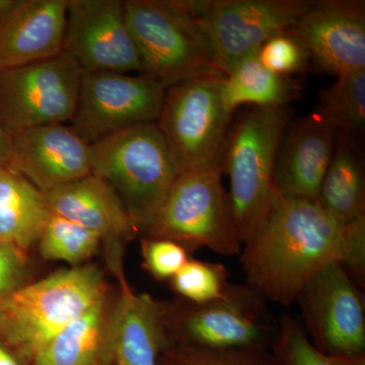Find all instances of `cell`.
<instances>
[{
  "label": "cell",
  "instance_id": "cell-1",
  "mask_svg": "<svg viewBox=\"0 0 365 365\" xmlns=\"http://www.w3.org/2000/svg\"><path fill=\"white\" fill-rule=\"evenodd\" d=\"M240 255L247 283L281 306L294 304L304 285L336 262L364 288L365 217L344 225L316 201L276 191L267 216Z\"/></svg>",
  "mask_w": 365,
  "mask_h": 365
},
{
  "label": "cell",
  "instance_id": "cell-2",
  "mask_svg": "<svg viewBox=\"0 0 365 365\" xmlns=\"http://www.w3.org/2000/svg\"><path fill=\"white\" fill-rule=\"evenodd\" d=\"M292 117L289 106H250L230 127L222 169L230 180L228 198L242 244L258 230L272 205L277 191L276 155Z\"/></svg>",
  "mask_w": 365,
  "mask_h": 365
},
{
  "label": "cell",
  "instance_id": "cell-3",
  "mask_svg": "<svg viewBox=\"0 0 365 365\" xmlns=\"http://www.w3.org/2000/svg\"><path fill=\"white\" fill-rule=\"evenodd\" d=\"M109 294L98 266L61 269L30 281L0 302V329L32 362L62 329Z\"/></svg>",
  "mask_w": 365,
  "mask_h": 365
},
{
  "label": "cell",
  "instance_id": "cell-4",
  "mask_svg": "<svg viewBox=\"0 0 365 365\" xmlns=\"http://www.w3.org/2000/svg\"><path fill=\"white\" fill-rule=\"evenodd\" d=\"M91 174L105 180L141 232L150 227L179 176L157 123L115 132L91 144Z\"/></svg>",
  "mask_w": 365,
  "mask_h": 365
},
{
  "label": "cell",
  "instance_id": "cell-5",
  "mask_svg": "<svg viewBox=\"0 0 365 365\" xmlns=\"http://www.w3.org/2000/svg\"><path fill=\"white\" fill-rule=\"evenodd\" d=\"M125 11L143 74L167 90L202 74L222 73L192 0H126Z\"/></svg>",
  "mask_w": 365,
  "mask_h": 365
},
{
  "label": "cell",
  "instance_id": "cell-6",
  "mask_svg": "<svg viewBox=\"0 0 365 365\" xmlns=\"http://www.w3.org/2000/svg\"><path fill=\"white\" fill-rule=\"evenodd\" d=\"M222 174V165L180 173L146 237L176 242L189 253L205 248L227 257L241 254Z\"/></svg>",
  "mask_w": 365,
  "mask_h": 365
},
{
  "label": "cell",
  "instance_id": "cell-7",
  "mask_svg": "<svg viewBox=\"0 0 365 365\" xmlns=\"http://www.w3.org/2000/svg\"><path fill=\"white\" fill-rule=\"evenodd\" d=\"M266 302L248 283H232L222 299L212 302L194 304L178 297L174 302H163V324L170 344L266 349L273 346L278 333V322Z\"/></svg>",
  "mask_w": 365,
  "mask_h": 365
},
{
  "label": "cell",
  "instance_id": "cell-8",
  "mask_svg": "<svg viewBox=\"0 0 365 365\" xmlns=\"http://www.w3.org/2000/svg\"><path fill=\"white\" fill-rule=\"evenodd\" d=\"M223 74H202L165 91L157 121L180 170L222 165L232 115L225 109Z\"/></svg>",
  "mask_w": 365,
  "mask_h": 365
},
{
  "label": "cell",
  "instance_id": "cell-9",
  "mask_svg": "<svg viewBox=\"0 0 365 365\" xmlns=\"http://www.w3.org/2000/svg\"><path fill=\"white\" fill-rule=\"evenodd\" d=\"M83 71L66 52L0 71V126L7 135L71 123Z\"/></svg>",
  "mask_w": 365,
  "mask_h": 365
},
{
  "label": "cell",
  "instance_id": "cell-10",
  "mask_svg": "<svg viewBox=\"0 0 365 365\" xmlns=\"http://www.w3.org/2000/svg\"><path fill=\"white\" fill-rule=\"evenodd\" d=\"M314 0H192L223 76L260 50L273 36L287 32Z\"/></svg>",
  "mask_w": 365,
  "mask_h": 365
},
{
  "label": "cell",
  "instance_id": "cell-11",
  "mask_svg": "<svg viewBox=\"0 0 365 365\" xmlns=\"http://www.w3.org/2000/svg\"><path fill=\"white\" fill-rule=\"evenodd\" d=\"M359 289L336 262L319 271L297 295L302 328L326 356H364L365 309Z\"/></svg>",
  "mask_w": 365,
  "mask_h": 365
},
{
  "label": "cell",
  "instance_id": "cell-12",
  "mask_svg": "<svg viewBox=\"0 0 365 365\" xmlns=\"http://www.w3.org/2000/svg\"><path fill=\"white\" fill-rule=\"evenodd\" d=\"M165 91L146 74L83 72L71 125L93 144L137 125L157 123Z\"/></svg>",
  "mask_w": 365,
  "mask_h": 365
},
{
  "label": "cell",
  "instance_id": "cell-13",
  "mask_svg": "<svg viewBox=\"0 0 365 365\" xmlns=\"http://www.w3.org/2000/svg\"><path fill=\"white\" fill-rule=\"evenodd\" d=\"M64 52L83 72L143 73L122 0H68Z\"/></svg>",
  "mask_w": 365,
  "mask_h": 365
},
{
  "label": "cell",
  "instance_id": "cell-14",
  "mask_svg": "<svg viewBox=\"0 0 365 365\" xmlns=\"http://www.w3.org/2000/svg\"><path fill=\"white\" fill-rule=\"evenodd\" d=\"M50 211L83 225L100 237L106 259L118 281L123 282L124 249L141 232L115 190L90 174L45 194Z\"/></svg>",
  "mask_w": 365,
  "mask_h": 365
},
{
  "label": "cell",
  "instance_id": "cell-15",
  "mask_svg": "<svg viewBox=\"0 0 365 365\" xmlns=\"http://www.w3.org/2000/svg\"><path fill=\"white\" fill-rule=\"evenodd\" d=\"M288 31L328 73L338 76L365 71L364 1H316Z\"/></svg>",
  "mask_w": 365,
  "mask_h": 365
},
{
  "label": "cell",
  "instance_id": "cell-16",
  "mask_svg": "<svg viewBox=\"0 0 365 365\" xmlns=\"http://www.w3.org/2000/svg\"><path fill=\"white\" fill-rule=\"evenodd\" d=\"M9 165L46 194L91 174V144L71 124L11 134Z\"/></svg>",
  "mask_w": 365,
  "mask_h": 365
},
{
  "label": "cell",
  "instance_id": "cell-17",
  "mask_svg": "<svg viewBox=\"0 0 365 365\" xmlns=\"http://www.w3.org/2000/svg\"><path fill=\"white\" fill-rule=\"evenodd\" d=\"M337 131L314 111L287 125L275 162V187L285 198L317 201Z\"/></svg>",
  "mask_w": 365,
  "mask_h": 365
},
{
  "label": "cell",
  "instance_id": "cell-18",
  "mask_svg": "<svg viewBox=\"0 0 365 365\" xmlns=\"http://www.w3.org/2000/svg\"><path fill=\"white\" fill-rule=\"evenodd\" d=\"M68 0H16L0 16V71L64 52Z\"/></svg>",
  "mask_w": 365,
  "mask_h": 365
},
{
  "label": "cell",
  "instance_id": "cell-19",
  "mask_svg": "<svg viewBox=\"0 0 365 365\" xmlns=\"http://www.w3.org/2000/svg\"><path fill=\"white\" fill-rule=\"evenodd\" d=\"M170 345L163 302L136 294L126 281L120 283L110 322L107 365H158Z\"/></svg>",
  "mask_w": 365,
  "mask_h": 365
},
{
  "label": "cell",
  "instance_id": "cell-20",
  "mask_svg": "<svg viewBox=\"0 0 365 365\" xmlns=\"http://www.w3.org/2000/svg\"><path fill=\"white\" fill-rule=\"evenodd\" d=\"M113 302L110 294L62 329L32 359L33 365H107Z\"/></svg>",
  "mask_w": 365,
  "mask_h": 365
},
{
  "label": "cell",
  "instance_id": "cell-21",
  "mask_svg": "<svg viewBox=\"0 0 365 365\" xmlns=\"http://www.w3.org/2000/svg\"><path fill=\"white\" fill-rule=\"evenodd\" d=\"M51 215L45 194L9 165H0V242L30 252Z\"/></svg>",
  "mask_w": 365,
  "mask_h": 365
},
{
  "label": "cell",
  "instance_id": "cell-22",
  "mask_svg": "<svg viewBox=\"0 0 365 365\" xmlns=\"http://www.w3.org/2000/svg\"><path fill=\"white\" fill-rule=\"evenodd\" d=\"M316 202L344 225L365 217L364 160L351 139L337 133Z\"/></svg>",
  "mask_w": 365,
  "mask_h": 365
},
{
  "label": "cell",
  "instance_id": "cell-23",
  "mask_svg": "<svg viewBox=\"0 0 365 365\" xmlns=\"http://www.w3.org/2000/svg\"><path fill=\"white\" fill-rule=\"evenodd\" d=\"M258 52L242 59L223 76L220 86L222 102L232 115L242 105L284 107L297 97V86L294 79L264 66Z\"/></svg>",
  "mask_w": 365,
  "mask_h": 365
},
{
  "label": "cell",
  "instance_id": "cell-24",
  "mask_svg": "<svg viewBox=\"0 0 365 365\" xmlns=\"http://www.w3.org/2000/svg\"><path fill=\"white\" fill-rule=\"evenodd\" d=\"M319 91V112L340 135L356 143L365 128V71L336 76Z\"/></svg>",
  "mask_w": 365,
  "mask_h": 365
},
{
  "label": "cell",
  "instance_id": "cell-25",
  "mask_svg": "<svg viewBox=\"0 0 365 365\" xmlns=\"http://www.w3.org/2000/svg\"><path fill=\"white\" fill-rule=\"evenodd\" d=\"M41 257L71 267L85 265L102 247L100 237L68 218L51 213L37 242Z\"/></svg>",
  "mask_w": 365,
  "mask_h": 365
},
{
  "label": "cell",
  "instance_id": "cell-26",
  "mask_svg": "<svg viewBox=\"0 0 365 365\" xmlns=\"http://www.w3.org/2000/svg\"><path fill=\"white\" fill-rule=\"evenodd\" d=\"M228 276L227 269L222 263L189 259L170 280V285L179 299L204 304L222 299L227 294L232 285Z\"/></svg>",
  "mask_w": 365,
  "mask_h": 365
},
{
  "label": "cell",
  "instance_id": "cell-27",
  "mask_svg": "<svg viewBox=\"0 0 365 365\" xmlns=\"http://www.w3.org/2000/svg\"><path fill=\"white\" fill-rule=\"evenodd\" d=\"M158 365H280L275 355L260 348H213L170 345Z\"/></svg>",
  "mask_w": 365,
  "mask_h": 365
},
{
  "label": "cell",
  "instance_id": "cell-28",
  "mask_svg": "<svg viewBox=\"0 0 365 365\" xmlns=\"http://www.w3.org/2000/svg\"><path fill=\"white\" fill-rule=\"evenodd\" d=\"M274 355L280 365H334L307 337L302 324L292 317H281L273 343Z\"/></svg>",
  "mask_w": 365,
  "mask_h": 365
},
{
  "label": "cell",
  "instance_id": "cell-29",
  "mask_svg": "<svg viewBox=\"0 0 365 365\" xmlns=\"http://www.w3.org/2000/svg\"><path fill=\"white\" fill-rule=\"evenodd\" d=\"M258 55L264 66L275 73L289 78L306 71L311 61L307 48L289 31L270 38L262 46Z\"/></svg>",
  "mask_w": 365,
  "mask_h": 365
},
{
  "label": "cell",
  "instance_id": "cell-30",
  "mask_svg": "<svg viewBox=\"0 0 365 365\" xmlns=\"http://www.w3.org/2000/svg\"><path fill=\"white\" fill-rule=\"evenodd\" d=\"M189 252L176 242L158 237L141 240L143 268L158 281H170L189 261Z\"/></svg>",
  "mask_w": 365,
  "mask_h": 365
},
{
  "label": "cell",
  "instance_id": "cell-31",
  "mask_svg": "<svg viewBox=\"0 0 365 365\" xmlns=\"http://www.w3.org/2000/svg\"><path fill=\"white\" fill-rule=\"evenodd\" d=\"M31 276L29 252L0 242V302L32 281Z\"/></svg>",
  "mask_w": 365,
  "mask_h": 365
},
{
  "label": "cell",
  "instance_id": "cell-32",
  "mask_svg": "<svg viewBox=\"0 0 365 365\" xmlns=\"http://www.w3.org/2000/svg\"><path fill=\"white\" fill-rule=\"evenodd\" d=\"M25 360L29 359L7 339L0 329V365H26Z\"/></svg>",
  "mask_w": 365,
  "mask_h": 365
},
{
  "label": "cell",
  "instance_id": "cell-33",
  "mask_svg": "<svg viewBox=\"0 0 365 365\" xmlns=\"http://www.w3.org/2000/svg\"><path fill=\"white\" fill-rule=\"evenodd\" d=\"M9 162H11L9 137L0 126V165H9Z\"/></svg>",
  "mask_w": 365,
  "mask_h": 365
},
{
  "label": "cell",
  "instance_id": "cell-34",
  "mask_svg": "<svg viewBox=\"0 0 365 365\" xmlns=\"http://www.w3.org/2000/svg\"><path fill=\"white\" fill-rule=\"evenodd\" d=\"M334 365H365L364 356L361 357H330Z\"/></svg>",
  "mask_w": 365,
  "mask_h": 365
}]
</instances>
